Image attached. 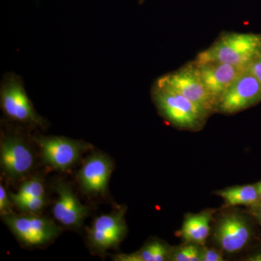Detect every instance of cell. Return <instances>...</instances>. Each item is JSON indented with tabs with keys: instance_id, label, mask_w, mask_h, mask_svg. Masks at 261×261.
<instances>
[{
	"instance_id": "21",
	"label": "cell",
	"mask_w": 261,
	"mask_h": 261,
	"mask_svg": "<svg viewBox=\"0 0 261 261\" xmlns=\"http://www.w3.org/2000/svg\"><path fill=\"white\" fill-rule=\"evenodd\" d=\"M222 254L214 249L202 250V261H223Z\"/></svg>"
},
{
	"instance_id": "18",
	"label": "cell",
	"mask_w": 261,
	"mask_h": 261,
	"mask_svg": "<svg viewBox=\"0 0 261 261\" xmlns=\"http://www.w3.org/2000/svg\"><path fill=\"white\" fill-rule=\"evenodd\" d=\"M44 187L42 181L34 178L23 181L18 192L12 195L18 197H44Z\"/></svg>"
},
{
	"instance_id": "15",
	"label": "cell",
	"mask_w": 261,
	"mask_h": 261,
	"mask_svg": "<svg viewBox=\"0 0 261 261\" xmlns=\"http://www.w3.org/2000/svg\"><path fill=\"white\" fill-rule=\"evenodd\" d=\"M169 251L166 245L159 241L151 242L139 251L130 254H120L113 257L118 261H163L168 260Z\"/></svg>"
},
{
	"instance_id": "12",
	"label": "cell",
	"mask_w": 261,
	"mask_h": 261,
	"mask_svg": "<svg viewBox=\"0 0 261 261\" xmlns=\"http://www.w3.org/2000/svg\"><path fill=\"white\" fill-rule=\"evenodd\" d=\"M55 190L58 195L53 207L55 219L63 226L80 227L88 214L87 207L80 202L68 184L58 182Z\"/></svg>"
},
{
	"instance_id": "22",
	"label": "cell",
	"mask_w": 261,
	"mask_h": 261,
	"mask_svg": "<svg viewBox=\"0 0 261 261\" xmlns=\"http://www.w3.org/2000/svg\"><path fill=\"white\" fill-rule=\"evenodd\" d=\"M248 69L261 83V55L249 65Z\"/></svg>"
},
{
	"instance_id": "6",
	"label": "cell",
	"mask_w": 261,
	"mask_h": 261,
	"mask_svg": "<svg viewBox=\"0 0 261 261\" xmlns=\"http://www.w3.org/2000/svg\"><path fill=\"white\" fill-rule=\"evenodd\" d=\"M34 142L40 148L43 161L54 169L64 170L78 162L88 144L58 136L37 137Z\"/></svg>"
},
{
	"instance_id": "4",
	"label": "cell",
	"mask_w": 261,
	"mask_h": 261,
	"mask_svg": "<svg viewBox=\"0 0 261 261\" xmlns=\"http://www.w3.org/2000/svg\"><path fill=\"white\" fill-rule=\"evenodd\" d=\"M13 234L27 246H40L53 241L61 233V228L53 221L37 214L2 216Z\"/></svg>"
},
{
	"instance_id": "3",
	"label": "cell",
	"mask_w": 261,
	"mask_h": 261,
	"mask_svg": "<svg viewBox=\"0 0 261 261\" xmlns=\"http://www.w3.org/2000/svg\"><path fill=\"white\" fill-rule=\"evenodd\" d=\"M152 98L159 112L173 125L194 128L200 125L207 112L181 94L154 84Z\"/></svg>"
},
{
	"instance_id": "24",
	"label": "cell",
	"mask_w": 261,
	"mask_h": 261,
	"mask_svg": "<svg viewBox=\"0 0 261 261\" xmlns=\"http://www.w3.org/2000/svg\"><path fill=\"white\" fill-rule=\"evenodd\" d=\"M252 258L253 259H252V260H261V255H257V256L252 257Z\"/></svg>"
},
{
	"instance_id": "25",
	"label": "cell",
	"mask_w": 261,
	"mask_h": 261,
	"mask_svg": "<svg viewBox=\"0 0 261 261\" xmlns=\"http://www.w3.org/2000/svg\"><path fill=\"white\" fill-rule=\"evenodd\" d=\"M145 1L146 0H139V3H140V5H142L143 4V3H145Z\"/></svg>"
},
{
	"instance_id": "20",
	"label": "cell",
	"mask_w": 261,
	"mask_h": 261,
	"mask_svg": "<svg viewBox=\"0 0 261 261\" xmlns=\"http://www.w3.org/2000/svg\"><path fill=\"white\" fill-rule=\"evenodd\" d=\"M13 205L14 204L10 198V196H8L7 193L4 186L3 185H0V214L2 216L13 213L12 212Z\"/></svg>"
},
{
	"instance_id": "7",
	"label": "cell",
	"mask_w": 261,
	"mask_h": 261,
	"mask_svg": "<svg viewBox=\"0 0 261 261\" xmlns=\"http://www.w3.org/2000/svg\"><path fill=\"white\" fill-rule=\"evenodd\" d=\"M260 101L261 83L247 68L228 87L216 110L226 114H232Z\"/></svg>"
},
{
	"instance_id": "19",
	"label": "cell",
	"mask_w": 261,
	"mask_h": 261,
	"mask_svg": "<svg viewBox=\"0 0 261 261\" xmlns=\"http://www.w3.org/2000/svg\"><path fill=\"white\" fill-rule=\"evenodd\" d=\"M174 261H202V250L192 243L178 249L171 257Z\"/></svg>"
},
{
	"instance_id": "1",
	"label": "cell",
	"mask_w": 261,
	"mask_h": 261,
	"mask_svg": "<svg viewBox=\"0 0 261 261\" xmlns=\"http://www.w3.org/2000/svg\"><path fill=\"white\" fill-rule=\"evenodd\" d=\"M261 55V35L252 33H227L221 36L195 63L216 62L249 67Z\"/></svg>"
},
{
	"instance_id": "23",
	"label": "cell",
	"mask_w": 261,
	"mask_h": 261,
	"mask_svg": "<svg viewBox=\"0 0 261 261\" xmlns=\"http://www.w3.org/2000/svg\"><path fill=\"white\" fill-rule=\"evenodd\" d=\"M257 207L256 210H255V216L257 220H258L259 223L261 225V204L260 205H257Z\"/></svg>"
},
{
	"instance_id": "5",
	"label": "cell",
	"mask_w": 261,
	"mask_h": 261,
	"mask_svg": "<svg viewBox=\"0 0 261 261\" xmlns=\"http://www.w3.org/2000/svg\"><path fill=\"white\" fill-rule=\"evenodd\" d=\"M155 84L181 94L207 113L216 109V104L206 90L193 63L160 77Z\"/></svg>"
},
{
	"instance_id": "14",
	"label": "cell",
	"mask_w": 261,
	"mask_h": 261,
	"mask_svg": "<svg viewBox=\"0 0 261 261\" xmlns=\"http://www.w3.org/2000/svg\"><path fill=\"white\" fill-rule=\"evenodd\" d=\"M209 213L189 216L184 222L181 236L187 243L203 245L210 232Z\"/></svg>"
},
{
	"instance_id": "11",
	"label": "cell",
	"mask_w": 261,
	"mask_h": 261,
	"mask_svg": "<svg viewBox=\"0 0 261 261\" xmlns=\"http://www.w3.org/2000/svg\"><path fill=\"white\" fill-rule=\"evenodd\" d=\"M113 168L112 161L106 154L94 153L89 156L78 173L82 190L92 195H104Z\"/></svg>"
},
{
	"instance_id": "16",
	"label": "cell",
	"mask_w": 261,
	"mask_h": 261,
	"mask_svg": "<svg viewBox=\"0 0 261 261\" xmlns=\"http://www.w3.org/2000/svg\"><path fill=\"white\" fill-rule=\"evenodd\" d=\"M219 195L228 206H257L259 204L256 185L231 187L220 192Z\"/></svg>"
},
{
	"instance_id": "13",
	"label": "cell",
	"mask_w": 261,
	"mask_h": 261,
	"mask_svg": "<svg viewBox=\"0 0 261 261\" xmlns=\"http://www.w3.org/2000/svg\"><path fill=\"white\" fill-rule=\"evenodd\" d=\"M214 238L221 248L228 253L243 250L250 238V228L247 221L238 214L225 216L216 226Z\"/></svg>"
},
{
	"instance_id": "9",
	"label": "cell",
	"mask_w": 261,
	"mask_h": 261,
	"mask_svg": "<svg viewBox=\"0 0 261 261\" xmlns=\"http://www.w3.org/2000/svg\"><path fill=\"white\" fill-rule=\"evenodd\" d=\"M124 212L123 209H118L94 220L88 229V238L96 250L104 252L119 245L126 233Z\"/></svg>"
},
{
	"instance_id": "8",
	"label": "cell",
	"mask_w": 261,
	"mask_h": 261,
	"mask_svg": "<svg viewBox=\"0 0 261 261\" xmlns=\"http://www.w3.org/2000/svg\"><path fill=\"white\" fill-rule=\"evenodd\" d=\"M34 163V154L21 136L8 134L2 137L0 164L7 176L18 178L25 176L30 172Z\"/></svg>"
},
{
	"instance_id": "10",
	"label": "cell",
	"mask_w": 261,
	"mask_h": 261,
	"mask_svg": "<svg viewBox=\"0 0 261 261\" xmlns=\"http://www.w3.org/2000/svg\"><path fill=\"white\" fill-rule=\"evenodd\" d=\"M193 65L216 106L231 84L248 68L216 62Z\"/></svg>"
},
{
	"instance_id": "17",
	"label": "cell",
	"mask_w": 261,
	"mask_h": 261,
	"mask_svg": "<svg viewBox=\"0 0 261 261\" xmlns=\"http://www.w3.org/2000/svg\"><path fill=\"white\" fill-rule=\"evenodd\" d=\"M13 204L20 211L29 214H37L42 210L46 204L44 197H18L10 194Z\"/></svg>"
},
{
	"instance_id": "2",
	"label": "cell",
	"mask_w": 261,
	"mask_h": 261,
	"mask_svg": "<svg viewBox=\"0 0 261 261\" xmlns=\"http://www.w3.org/2000/svg\"><path fill=\"white\" fill-rule=\"evenodd\" d=\"M0 105L5 116L11 121L45 126V120L34 109L24 88L23 80L16 73H7L3 76L0 86Z\"/></svg>"
}]
</instances>
